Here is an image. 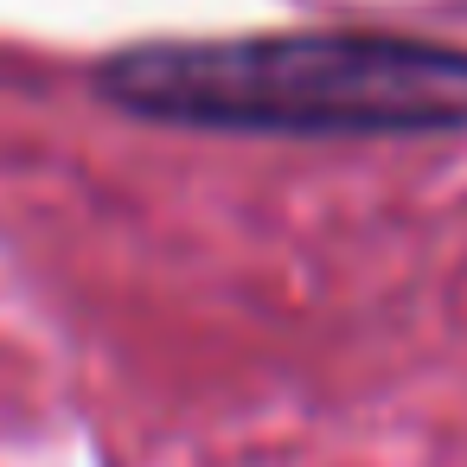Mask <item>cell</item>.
Listing matches in <instances>:
<instances>
[{
	"label": "cell",
	"mask_w": 467,
	"mask_h": 467,
	"mask_svg": "<svg viewBox=\"0 0 467 467\" xmlns=\"http://www.w3.org/2000/svg\"><path fill=\"white\" fill-rule=\"evenodd\" d=\"M97 97L135 122L205 135L390 141L467 129V52L403 33L161 39L97 65Z\"/></svg>",
	"instance_id": "1"
}]
</instances>
